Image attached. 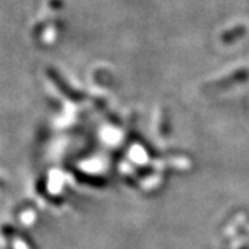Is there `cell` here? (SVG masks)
<instances>
[{"mask_svg":"<svg viewBox=\"0 0 249 249\" xmlns=\"http://www.w3.org/2000/svg\"><path fill=\"white\" fill-rule=\"evenodd\" d=\"M47 75H49L50 80L53 82L54 85H57V86H58V89L61 90L65 96H68L70 98H72L73 101H79L80 98H82V94L76 93L75 90H72L71 86H70L68 83H65L64 79H62L61 75H60L57 71H54L53 68H47Z\"/></svg>","mask_w":249,"mask_h":249,"instance_id":"cell-1","label":"cell"},{"mask_svg":"<svg viewBox=\"0 0 249 249\" xmlns=\"http://www.w3.org/2000/svg\"><path fill=\"white\" fill-rule=\"evenodd\" d=\"M245 35V28L244 27H235L230 29V31H227L224 35L222 36V40L224 43H231L234 40H237V39H240L241 36Z\"/></svg>","mask_w":249,"mask_h":249,"instance_id":"cell-2","label":"cell"}]
</instances>
